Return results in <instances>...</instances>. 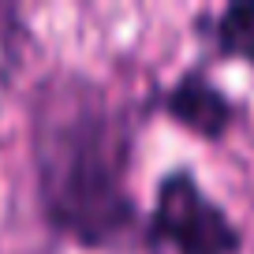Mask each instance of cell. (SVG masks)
<instances>
[{"mask_svg":"<svg viewBox=\"0 0 254 254\" xmlns=\"http://www.w3.org/2000/svg\"><path fill=\"white\" fill-rule=\"evenodd\" d=\"M221 49L254 60V4H232L221 19Z\"/></svg>","mask_w":254,"mask_h":254,"instance_id":"4","label":"cell"},{"mask_svg":"<svg viewBox=\"0 0 254 254\" xmlns=\"http://www.w3.org/2000/svg\"><path fill=\"white\" fill-rule=\"evenodd\" d=\"M153 236L168 254H232L236 228L187 176H168L157 194Z\"/></svg>","mask_w":254,"mask_h":254,"instance_id":"2","label":"cell"},{"mask_svg":"<svg viewBox=\"0 0 254 254\" xmlns=\"http://www.w3.org/2000/svg\"><path fill=\"white\" fill-rule=\"evenodd\" d=\"M34 161L49 217L82 243L116 239L131 221L127 142L116 112L82 79H53L34 105Z\"/></svg>","mask_w":254,"mask_h":254,"instance_id":"1","label":"cell"},{"mask_svg":"<svg viewBox=\"0 0 254 254\" xmlns=\"http://www.w3.org/2000/svg\"><path fill=\"white\" fill-rule=\"evenodd\" d=\"M172 112L190 131H202V135H217L228 124V101L206 79H183L172 94Z\"/></svg>","mask_w":254,"mask_h":254,"instance_id":"3","label":"cell"}]
</instances>
